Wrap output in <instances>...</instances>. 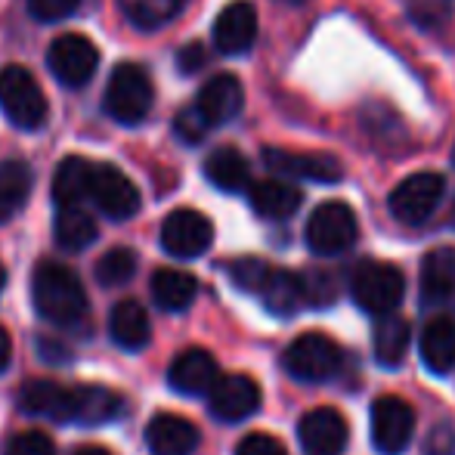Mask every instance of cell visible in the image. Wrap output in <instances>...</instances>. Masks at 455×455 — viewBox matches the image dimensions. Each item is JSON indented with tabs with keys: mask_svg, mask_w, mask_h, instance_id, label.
I'll use <instances>...</instances> for the list:
<instances>
[{
	"mask_svg": "<svg viewBox=\"0 0 455 455\" xmlns=\"http://www.w3.org/2000/svg\"><path fill=\"white\" fill-rule=\"evenodd\" d=\"M254 41H258V10H254V4L233 0L229 6H223L214 22L217 50L227 56H242L251 50Z\"/></svg>",
	"mask_w": 455,
	"mask_h": 455,
	"instance_id": "2e32d148",
	"label": "cell"
},
{
	"mask_svg": "<svg viewBox=\"0 0 455 455\" xmlns=\"http://www.w3.org/2000/svg\"><path fill=\"white\" fill-rule=\"evenodd\" d=\"M10 363H12V338H10V331L0 325V375L10 369Z\"/></svg>",
	"mask_w": 455,
	"mask_h": 455,
	"instance_id": "ab89813d",
	"label": "cell"
},
{
	"mask_svg": "<svg viewBox=\"0 0 455 455\" xmlns=\"http://www.w3.org/2000/svg\"><path fill=\"white\" fill-rule=\"evenodd\" d=\"M149 291H152V300H156L164 313H183V310H189V304L196 300L198 282H196V275L164 267V270L152 273Z\"/></svg>",
	"mask_w": 455,
	"mask_h": 455,
	"instance_id": "cb8c5ba5",
	"label": "cell"
},
{
	"mask_svg": "<svg viewBox=\"0 0 455 455\" xmlns=\"http://www.w3.org/2000/svg\"><path fill=\"white\" fill-rule=\"evenodd\" d=\"M91 174L93 164L87 158H66V162L56 168L53 177V202L56 208H81L87 196H91Z\"/></svg>",
	"mask_w": 455,
	"mask_h": 455,
	"instance_id": "4316f807",
	"label": "cell"
},
{
	"mask_svg": "<svg viewBox=\"0 0 455 455\" xmlns=\"http://www.w3.org/2000/svg\"><path fill=\"white\" fill-rule=\"evenodd\" d=\"M0 112L19 131H37L47 121V96L37 78L22 66L0 68Z\"/></svg>",
	"mask_w": 455,
	"mask_h": 455,
	"instance_id": "277c9868",
	"label": "cell"
},
{
	"mask_svg": "<svg viewBox=\"0 0 455 455\" xmlns=\"http://www.w3.org/2000/svg\"><path fill=\"white\" fill-rule=\"evenodd\" d=\"M108 335L121 350H143L152 338V323L149 313L140 300H118L108 313Z\"/></svg>",
	"mask_w": 455,
	"mask_h": 455,
	"instance_id": "ffe728a7",
	"label": "cell"
},
{
	"mask_svg": "<svg viewBox=\"0 0 455 455\" xmlns=\"http://www.w3.org/2000/svg\"><path fill=\"white\" fill-rule=\"evenodd\" d=\"M208 409L217 421H227V425L251 419L260 409L258 381L248 375H220L208 390Z\"/></svg>",
	"mask_w": 455,
	"mask_h": 455,
	"instance_id": "4fadbf2b",
	"label": "cell"
},
{
	"mask_svg": "<svg viewBox=\"0 0 455 455\" xmlns=\"http://www.w3.org/2000/svg\"><path fill=\"white\" fill-rule=\"evenodd\" d=\"M152 102H156V87H152L149 75L133 62H121L112 68L102 96V108L112 121L118 124H140L149 115Z\"/></svg>",
	"mask_w": 455,
	"mask_h": 455,
	"instance_id": "3957f363",
	"label": "cell"
},
{
	"mask_svg": "<svg viewBox=\"0 0 455 455\" xmlns=\"http://www.w3.org/2000/svg\"><path fill=\"white\" fill-rule=\"evenodd\" d=\"M204 177L217 186L220 192H242L251 186V164L233 146L214 149L204 162Z\"/></svg>",
	"mask_w": 455,
	"mask_h": 455,
	"instance_id": "d4e9b609",
	"label": "cell"
},
{
	"mask_svg": "<svg viewBox=\"0 0 455 455\" xmlns=\"http://www.w3.org/2000/svg\"><path fill=\"white\" fill-rule=\"evenodd\" d=\"M350 291L354 300L371 316H390L400 307L403 294H406V279L394 264H381V260H365L354 270L350 279Z\"/></svg>",
	"mask_w": 455,
	"mask_h": 455,
	"instance_id": "8992f818",
	"label": "cell"
},
{
	"mask_svg": "<svg viewBox=\"0 0 455 455\" xmlns=\"http://www.w3.org/2000/svg\"><path fill=\"white\" fill-rule=\"evenodd\" d=\"M146 443L152 455H192L198 450V427L180 415H156L146 427Z\"/></svg>",
	"mask_w": 455,
	"mask_h": 455,
	"instance_id": "d6986e66",
	"label": "cell"
},
{
	"mask_svg": "<svg viewBox=\"0 0 455 455\" xmlns=\"http://www.w3.org/2000/svg\"><path fill=\"white\" fill-rule=\"evenodd\" d=\"M133 273H137V251H131V248H112L96 260V282L102 288L127 285Z\"/></svg>",
	"mask_w": 455,
	"mask_h": 455,
	"instance_id": "1f68e13d",
	"label": "cell"
},
{
	"mask_svg": "<svg viewBox=\"0 0 455 455\" xmlns=\"http://www.w3.org/2000/svg\"><path fill=\"white\" fill-rule=\"evenodd\" d=\"M87 198H91L96 211L102 217H108V220H131L140 211V204H143L133 180L127 174H121L115 164H93L91 196Z\"/></svg>",
	"mask_w": 455,
	"mask_h": 455,
	"instance_id": "9c48e42d",
	"label": "cell"
},
{
	"mask_svg": "<svg viewBox=\"0 0 455 455\" xmlns=\"http://www.w3.org/2000/svg\"><path fill=\"white\" fill-rule=\"evenodd\" d=\"M214 242V227L202 211L177 208L162 223V248L171 258L192 260L202 258Z\"/></svg>",
	"mask_w": 455,
	"mask_h": 455,
	"instance_id": "8fae6325",
	"label": "cell"
},
{
	"mask_svg": "<svg viewBox=\"0 0 455 455\" xmlns=\"http://www.w3.org/2000/svg\"><path fill=\"white\" fill-rule=\"evenodd\" d=\"M72 455H112V452H108L106 450V446H78V450H75Z\"/></svg>",
	"mask_w": 455,
	"mask_h": 455,
	"instance_id": "60d3db41",
	"label": "cell"
},
{
	"mask_svg": "<svg viewBox=\"0 0 455 455\" xmlns=\"http://www.w3.org/2000/svg\"><path fill=\"white\" fill-rule=\"evenodd\" d=\"M81 0H28V12L37 22H62L78 10Z\"/></svg>",
	"mask_w": 455,
	"mask_h": 455,
	"instance_id": "d590c367",
	"label": "cell"
},
{
	"mask_svg": "<svg viewBox=\"0 0 455 455\" xmlns=\"http://www.w3.org/2000/svg\"><path fill=\"white\" fill-rule=\"evenodd\" d=\"M421 363L434 371V375H450L455 369V319L437 316L425 325L421 331Z\"/></svg>",
	"mask_w": 455,
	"mask_h": 455,
	"instance_id": "603a6c76",
	"label": "cell"
},
{
	"mask_svg": "<svg viewBox=\"0 0 455 455\" xmlns=\"http://www.w3.org/2000/svg\"><path fill=\"white\" fill-rule=\"evenodd\" d=\"M415 431V412L400 396H378L371 403V443L381 455L406 452Z\"/></svg>",
	"mask_w": 455,
	"mask_h": 455,
	"instance_id": "7c38bea8",
	"label": "cell"
},
{
	"mask_svg": "<svg viewBox=\"0 0 455 455\" xmlns=\"http://www.w3.org/2000/svg\"><path fill=\"white\" fill-rule=\"evenodd\" d=\"M446 180L440 174H431V171H421V174L406 177L394 192H390V214L400 223H409V227H419L427 217L437 211L440 198H443Z\"/></svg>",
	"mask_w": 455,
	"mask_h": 455,
	"instance_id": "30bf717a",
	"label": "cell"
},
{
	"mask_svg": "<svg viewBox=\"0 0 455 455\" xmlns=\"http://www.w3.org/2000/svg\"><path fill=\"white\" fill-rule=\"evenodd\" d=\"M298 440L310 455H338L347 446L350 431L341 412H335V409H329V406H319L300 419Z\"/></svg>",
	"mask_w": 455,
	"mask_h": 455,
	"instance_id": "9a60e30c",
	"label": "cell"
},
{
	"mask_svg": "<svg viewBox=\"0 0 455 455\" xmlns=\"http://www.w3.org/2000/svg\"><path fill=\"white\" fill-rule=\"evenodd\" d=\"M452 164H455V149H452Z\"/></svg>",
	"mask_w": 455,
	"mask_h": 455,
	"instance_id": "f6af8a7d",
	"label": "cell"
},
{
	"mask_svg": "<svg viewBox=\"0 0 455 455\" xmlns=\"http://www.w3.org/2000/svg\"><path fill=\"white\" fill-rule=\"evenodd\" d=\"M220 378V369H217V360L202 347H189L171 363L168 369V381L177 394L183 396H204Z\"/></svg>",
	"mask_w": 455,
	"mask_h": 455,
	"instance_id": "e0dca14e",
	"label": "cell"
},
{
	"mask_svg": "<svg viewBox=\"0 0 455 455\" xmlns=\"http://www.w3.org/2000/svg\"><path fill=\"white\" fill-rule=\"evenodd\" d=\"M47 68L62 87H84L100 68V50L84 35H60L47 50Z\"/></svg>",
	"mask_w": 455,
	"mask_h": 455,
	"instance_id": "ba28073f",
	"label": "cell"
},
{
	"mask_svg": "<svg viewBox=\"0 0 455 455\" xmlns=\"http://www.w3.org/2000/svg\"><path fill=\"white\" fill-rule=\"evenodd\" d=\"M19 409L56 425H108L121 419L124 400L115 390L96 384L66 387L56 381H31L19 390Z\"/></svg>",
	"mask_w": 455,
	"mask_h": 455,
	"instance_id": "6da1fadb",
	"label": "cell"
},
{
	"mask_svg": "<svg viewBox=\"0 0 455 455\" xmlns=\"http://www.w3.org/2000/svg\"><path fill=\"white\" fill-rule=\"evenodd\" d=\"M356 233V214L344 202H323L307 220V245L323 258H335L354 248Z\"/></svg>",
	"mask_w": 455,
	"mask_h": 455,
	"instance_id": "52a82bcc",
	"label": "cell"
},
{
	"mask_svg": "<svg viewBox=\"0 0 455 455\" xmlns=\"http://www.w3.org/2000/svg\"><path fill=\"white\" fill-rule=\"evenodd\" d=\"M285 371L298 381H307V384H323V381H331V378L341 371L344 365V350L331 341L329 335H319V331H307V335L294 338L288 344L285 356Z\"/></svg>",
	"mask_w": 455,
	"mask_h": 455,
	"instance_id": "5b68a950",
	"label": "cell"
},
{
	"mask_svg": "<svg viewBox=\"0 0 455 455\" xmlns=\"http://www.w3.org/2000/svg\"><path fill=\"white\" fill-rule=\"evenodd\" d=\"M192 106L208 121V127H220L242 112L245 93H242L239 78H233V75H214V78L198 91V100L192 102Z\"/></svg>",
	"mask_w": 455,
	"mask_h": 455,
	"instance_id": "ac0fdd59",
	"label": "cell"
},
{
	"mask_svg": "<svg viewBox=\"0 0 455 455\" xmlns=\"http://www.w3.org/2000/svg\"><path fill=\"white\" fill-rule=\"evenodd\" d=\"M270 270L273 267L267 264V260H258V258H242V260H235V264H229V275H233V282L248 294H258L260 288H264Z\"/></svg>",
	"mask_w": 455,
	"mask_h": 455,
	"instance_id": "d6a6232c",
	"label": "cell"
},
{
	"mask_svg": "<svg viewBox=\"0 0 455 455\" xmlns=\"http://www.w3.org/2000/svg\"><path fill=\"white\" fill-rule=\"evenodd\" d=\"M452 227H455V204H452Z\"/></svg>",
	"mask_w": 455,
	"mask_h": 455,
	"instance_id": "ee69618b",
	"label": "cell"
},
{
	"mask_svg": "<svg viewBox=\"0 0 455 455\" xmlns=\"http://www.w3.org/2000/svg\"><path fill=\"white\" fill-rule=\"evenodd\" d=\"M258 298L264 300L267 310L275 313V316H294V313L307 304L300 275L288 273V270H275V267L270 270V275H267V282L258 291Z\"/></svg>",
	"mask_w": 455,
	"mask_h": 455,
	"instance_id": "484cf974",
	"label": "cell"
},
{
	"mask_svg": "<svg viewBox=\"0 0 455 455\" xmlns=\"http://www.w3.org/2000/svg\"><path fill=\"white\" fill-rule=\"evenodd\" d=\"M264 164L273 174L294 177V180L313 183H338L344 168L329 152H288V149H264Z\"/></svg>",
	"mask_w": 455,
	"mask_h": 455,
	"instance_id": "5bb4252c",
	"label": "cell"
},
{
	"mask_svg": "<svg viewBox=\"0 0 455 455\" xmlns=\"http://www.w3.org/2000/svg\"><path fill=\"white\" fill-rule=\"evenodd\" d=\"M409 323L400 316H381L375 325V360L381 365H400L409 350Z\"/></svg>",
	"mask_w": 455,
	"mask_h": 455,
	"instance_id": "4dcf8cb0",
	"label": "cell"
},
{
	"mask_svg": "<svg viewBox=\"0 0 455 455\" xmlns=\"http://www.w3.org/2000/svg\"><path fill=\"white\" fill-rule=\"evenodd\" d=\"M425 455H455V425L452 421H440L431 427L425 440Z\"/></svg>",
	"mask_w": 455,
	"mask_h": 455,
	"instance_id": "8d00e7d4",
	"label": "cell"
},
{
	"mask_svg": "<svg viewBox=\"0 0 455 455\" xmlns=\"http://www.w3.org/2000/svg\"><path fill=\"white\" fill-rule=\"evenodd\" d=\"M4 455H56V446L44 431H19L6 440Z\"/></svg>",
	"mask_w": 455,
	"mask_h": 455,
	"instance_id": "836d02e7",
	"label": "cell"
},
{
	"mask_svg": "<svg viewBox=\"0 0 455 455\" xmlns=\"http://www.w3.org/2000/svg\"><path fill=\"white\" fill-rule=\"evenodd\" d=\"M53 235L56 245L66 248V251H84V248H91L96 242L100 229H96V220L84 208H60L53 223Z\"/></svg>",
	"mask_w": 455,
	"mask_h": 455,
	"instance_id": "f1b7e54d",
	"label": "cell"
},
{
	"mask_svg": "<svg viewBox=\"0 0 455 455\" xmlns=\"http://www.w3.org/2000/svg\"><path fill=\"white\" fill-rule=\"evenodd\" d=\"M31 300H35L37 316L56 329H84L91 316V304H87V291L78 273L60 260H41L35 267Z\"/></svg>",
	"mask_w": 455,
	"mask_h": 455,
	"instance_id": "7a4b0ae2",
	"label": "cell"
},
{
	"mask_svg": "<svg viewBox=\"0 0 455 455\" xmlns=\"http://www.w3.org/2000/svg\"><path fill=\"white\" fill-rule=\"evenodd\" d=\"M174 131H177V137L183 140V143H189V146H196V143H202L204 137H208V121L198 115V108L196 106H186L177 112V118H174Z\"/></svg>",
	"mask_w": 455,
	"mask_h": 455,
	"instance_id": "e575fe53",
	"label": "cell"
},
{
	"mask_svg": "<svg viewBox=\"0 0 455 455\" xmlns=\"http://www.w3.org/2000/svg\"><path fill=\"white\" fill-rule=\"evenodd\" d=\"M208 62V50L202 47L198 41H192V44H186V47L177 53V68H180L183 75H196L198 68Z\"/></svg>",
	"mask_w": 455,
	"mask_h": 455,
	"instance_id": "f35d334b",
	"label": "cell"
},
{
	"mask_svg": "<svg viewBox=\"0 0 455 455\" xmlns=\"http://www.w3.org/2000/svg\"><path fill=\"white\" fill-rule=\"evenodd\" d=\"M4 285H6V270H4V264H0V291H4Z\"/></svg>",
	"mask_w": 455,
	"mask_h": 455,
	"instance_id": "b9f144b4",
	"label": "cell"
},
{
	"mask_svg": "<svg viewBox=\"0 0 455 455\" xmlns=\"http://www.w3.org/2000/svg\"><path fill=\"white\" fill-rule=\"evenodd\" d=\"M235 455H288V452L279 440L270 437V434H248V437L235 446Z\"/></svg>",
	"mask_w": 455,
	"mask_h": 455,
	"instance_id": "74e56055",
	"label": "cell"
},
{
	"mask_svg": "<svg viewBox=\"0 0 455 455\" xmlns=\"http://www.w3.org/2000/svg\"><path fill=\"white\" fill-rule=\"evenodd\" d=\"M285 4H304V0H285Z\"/></svg>",
	"mask_w": 455,
	"mask_h": 455,
	"instance_id": "7bdbcfd3",
	"label": "cell"
},
{
	"mask_svg": "<svg viewBox=\"0 0 455 455\" xmlns=\"http://www.w3.org/2000/svg\"><path fill=\"white\" fill-rule=\"evenodd\" d=\"M248 202H251L254 214L267 217V220H288L300 208L304 196L298 186L285 180H258L248 186Z\"/></svg>",
	"mask_w": 455,
	"mask_h": 455,
	"instance_id": "7402d4cb",
	"label": "cell"
},
{
	"mask_svg": "<svg viewBox=\"0 0 455 455\" xmlns=\"http://www.w3.org/2000/svg\"><path fill=\"white\" fill-rule=\"evenodd\" d=\"M455 294V248H434L421 260V304L437 307Z\"/></svg>",
	"mask_w": 455,
	"mask_h": 455,
	"instance_id": "44dd1931",
	"label": "cell"
},
{
	"mask_svg": "<svg viewBox=\"0 0 455 455\" xmlns=\"http://www.w3.org/2000/svg\"><path fill=\"white\" fill-rule=\"evenodd\" d=\"M183 6L186 0H121L124 16L140 31H158L171 25L183 12Z\"/></svg>",
	"mask_w": 455,
	"mask_h": 455,
	"instance_id": "f546056e",
	"label": "cell"
},
{
	"mask_svg": "<svg viewBox=\"0 0 455 455\" xmlns=\"http://www.w3.org/2000/svg\"><path fill=\"white\" fill-rule=\"evenodd\" d=\"M31 183H35V174L25 162H19V158L0 162V223L12 220L25 208L31 196Z\"/></svg>",
	"mask_w": 455,
	"mask_h": 455,
	"instance_id": "83f0119b",
	"label": "cell"
}]
</instances>
